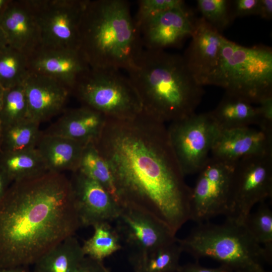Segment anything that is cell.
Returning a JSON list of instances; mask_svg holds the SVG:
<instances>
[{"label":"cell","instance_id":"obj_1","mask_svg":"<svg viewBox=\"0 0 272 272\" xmlns=\"http://www.w3.org/2000/svg\"><path fill=\"white\" fill-rule=\"evenodd\" d=\"M94 144L110 168L119 205L151 216L176 235L190 220L191 188L165 123L143 111L129 119L107 118Z\"/></svg>","mask_w":272,"mask_h":272},{"label":"cell","instance_id":"obj_2","mask_svg":"<svg viewBox=\"0 0 272 272\" xmlns=\"http://www.w3.org/2000/svg\"><path fill=\"white\" fill-rule=\"evenodd\" d=\"M81 226L64 174L12 183L0 201V268L34 264Z\"/></svg>","mask_w":272,"mask_h":272},{"label":"cell","instance_id":"obj_3","mask_svg":"<svg viewBox=\"0 0 272 272\" xmlns=\"http://www.w3.org/2000/svg\"><path fill=\"white\" fill-rule=\"evenodd\" d=\"M126 71L142 111L164 123L194 114L204 93L183 56L163 50L144 49Z\"/></svg>","mask_w":272,"mask_h":272},{"label":"cell","instance_id":"obj_4","mask_svg":"<svg viewBox=\"0 0 272 272\" xmlns=\"http://www.w3.org/2000/svg\"><path fill=\"white\" fill-rule=\"evenodd\" d=\"M140 31L125 0H88L79 50L90 68L127 71L143 50Z\"/></svg>","mask_w":272,"mask_h":272},{"label":"cell","instance_id":"obj_5","mask_svg":"<svg viewBox=\"0 0 272 272\" xmlns=\"http://www.w3.org/2000/svg\"><path fill=\"white\" fill-rule=\"evenodd\" d=\"M177 240L183 252L196 260L211 258L233 271L265 270L263 249L243 224L228 219L221 224L199 223L187 236Z\"/></svg>","mask_w":272,"mask_h":272},{"label":"cell","instance_id":"obj_6","mask_svg":"<svg viewBox=\"0 0 272 272\" xmlns=\"http://www.w3.org/2000/svg\"><path fill=\"white\" fill-rule=\"evenodd\" d=\"M206 85H214L252 104L272 95V50L246 47L224 37L218 64Z\"/></svg>","mask_w":272,"mask_h":272},{"label":"cell","instance_id":"obj_7","mask_svg":"<svg viewBox=\"0 0 272 272\" xmlns=\"http://www.w3.org/2000/svg\"><path fill=\"white\" fill-rule=\"evenodd\" d=\"M72 92L83 106L107 118L129 119L142 111L135 88L118 70L90 68L78 79Z\"/></svg>","mask_w":272,"mask_h":272},{"label":"cell","instance_id":"obj_8","mask_svg":"<svg viewBox=\"0 0 272 272\" xmlns=\"http://www.w3.org/2000/svg\"><path fill=\"white\" fill-rule=\"evenodd\" d=\"M272 197V154L239 160L232 171L226 219L243 224L252 208Z\"/></svg>","mask_w":272,"mask_h":272},{"label":"cell","instance_id":"obj_9","mask_svg":"<svg viewBox=\"0 0 272 272\" xmlns=\"http://www.w3.org/2000/svg\"><path fill=\"white\" fill-rule=\"evenodd\" d=\"M220 131L210 112L170 123L169 139L184 176L198 173L205 166Z\"/></svg>","mask_w":272,"mask_h":272},{"label":"cell","instance_id":"obj_10","mask_svg":"<svg viewBox=\"0 0 272 272\" xmlns=\"http://www.w3.org/2000/svg\"><path fill=\"white\" fill-rule=\"evenodd\" d=\"M41 35V48L79 50L88 0H30Z\"/></svg>","mask_w":272,"mask_h":272},{"label":"cell","instance_id":"obj_11","mask_svg":"<svg viewBox=\"0 0 272 272\" xmlns=\"http://www.w3.org/2000/svg\"><path fill=\"white\" fill-rule=\"evenodd\" d=\"M234 164L210 157L191 188L190 220L197 224L227 215L229 193Z\"/></svg>","mask_w":272,"mask_h":272},{"label":"cell","instance_id":"obj_12","mask_svg":"<svg viewBox=\"0 0 272 272\" xmlns=\"http://www.w3.org/2000/svg\"><path fill=\"white\" fill-rule=\"evenodd\" d=\"M115 220L121 242L130 249V254L153 250L176 239L175 235L151 216L138 210L120 206Z\"/></svg>","mask_w":272,"mask_h":272},{"label":"cell","instance_id":"obj_13","mask_svg":"<svg viewBox=\"0 0 272 272\" xmlns=\"http://www.w3.org/2000/svg\"><path fill=\"white\" fill-rule=\"evenodd\" d=\"M70 179L81 226L115 221L121 207L101 185L79 170Z\"/></svg>","mask_w":272,"mask_h":272},{"label":"cell","instance_id":"obj_14","mask_svg":"<svg viewBox=\"0 0 272 272\" xmlns=\"http://www.w3.org/2000/svg\"><path fill=\"white\" fill-rule=\"evenodd\" d=\"M195 20L186 7L149 17L139 27L144 49L164 50L178 46L185 38L191 36Z\"/></svg>","mask_w":272,"mask_h":272},{"label":"cell","instance_id":"obj_15","mask_svg":"<svg viewBox=\"0 0 272 272\" xmlns=\"http://www.w3.org/2000/svg\"><path fill=\"white\" fill-rule=\"evenodd\" d=\"M0 28L8 45L28 57L41 48V31L30 0H10Z\"/></svg>","mask_w":272,"mask_h":272},{"label":"cell","instance_id":"obj_16","mask_svg":"<svg viewBox=\"0 0 272 272\" xmlns=\"http://www.w3.org/2000/svg\"><path fill=\"white\" fill-rule=\"evenodd\" d=\"M29 118L39 123L62 111L71 90L49 77L30 71L23 82Z\"/></svg>","mask_w":272,"mask_h":272},{"label":"cell","instance_id":"obj_17","mask_svg":"<svg viewBox=\"0 0 272 272\" xmlns=\"http://www.w3.org/2000/svg\"><path fill=\"white\" fill-rule=\"evenodd\" d=\"M211 154L233 164L248 156L272 154V134L251 126L220 130Z\"/></svg>","mask_w":272,"mask_h":272},{"label":"cell","instance_id":"obj_18","mask_svg":"<svg viewBox=\"0 0 272 272\" xmlns=\"http://www.w3.org/2000/svg\"><path fill=\"white\" fill-rule=\"evenodd\" d=\"M191 37L183 56L194 77L203 86L218 64L224 37L200 18L195 20Z\"/></svg>","mask_w":272,"mask_h":272},{"label":"cell","instance_id":"obj_19","mask_svg":"<svg viewBox=\"0 0 272 272\" xmlns=\"http://www.w3.org/2000/svg\"><path fill=\"white\" fill-rule=\"evenodd\" d=\"M30 71L59 81L71 92L90 67L79 50L41 48L29 57Z\"/></svg>","mask_w":272,"mask_h":272},{"label":"cell","instance_id":"obj_20","mask_svg":"<svg viewBox=\"0 0 272 272\" xmlns=\"http://www.w3.org/2000/svg\"><path fill=\"white\" fill-rule=\"evenodd\" d=\"M107 118L85 106L65 111L43 133L67 138L84 145L95 143L101 134Z\"/></svg>","mask_w":272,"mask_h":272},{"label":"cell","instance_id":"obj_21","mask_svg":"<svg viewBox=\"0 0 272 272\" xmlns=\"http://www.w3.org/2000/svg\"><path fill=\"white\" fill-rule=\"evenodd\" d=\"M85 145L73 140L43 133L36 148L48 172L62 173L78 170Z\"/></svg>","mask_w":272,"mask_h":272},{"label":"cell","instance_id":"obj_22","mask_svg":"<svg viewBox=\"0 0 272 272\" xmlns=\"http://www.w3.org/2000/svg\"><path fill=\"white\" fill-rule=\"evenodd\" d=\"M210 112L221 130L257 125V106L229 93L225 92L217 107Z\"/></svg>","mask_w":272,"mask_h":272},{"label":"cell","instance_id":"obj_23","mask_svg":"<svg viewBox=\"0 0 272 272\" xmlns=\"http://www.w3.org/2000/svg\"><path fill=\"white\" fill-rule=\"evenodd\" d=\"M85 257L78 240L70 236L43 255L34 264V272H76Z\"/></svg>","mask_w":272,"mask_h":272},{"label":"cell","instance_id":"obj_24","mask_svg":"<svg viewBox=\"0 0 272 272\" xmlns=\"http://www.w3.org/2000/svg\"><path fill=\"white\" fill-rule=\"evenodd\" d=\"M0 169L10 183L37 177L48 172L36 148L2 152Z\"/></svg>","mask_w":272,"mask_h":272},{"label":"cell","instance_id":"obj_25","mask_svg":"<svg viewBox=\"0 0 272 272\" xmlns=\"http://www.w3.org/2000/svg\"><path fill=\"white\" fill-rule=\"evenodd\" d=\"M177 239L153 250L129 254L134 272H178L183 251Z\"/></svg>","mask_w":272,"mask_h":272},{"label":"cell","instance_id":"obj_26","mask_svg":"<svg viewBox=\"0 0 272 272\" xmlns=\"http://www.w3.org/2000/svg\"><path fill=\"white\" fill-rule=\"evenodd\" d=\"M40 123L27 119L1 128L0 142L2 152H17L36 148L41 135Z\"/></svg>","mask_w":272,"mask_h":272},{"label":"cell","instance_id":"obj_27","mask_svg":"<svg viewBox=\"0 0 272 272\" xmlns=\"http://www.w3.org/2000/svg\"><path fill=\"white\" fill-rule=\"evenodd\" d=\"M78 170L101 185L118 203L110 168L94 143H88L84 146Z\"/></svg>","mask_w":272,"mask_h":272},{"label":"cell","instance_id":"obj_28","mask_svg":"<svg viewBox=\"0 0 272 272\" xmlns=\"http://www.w3.org/2000/svg\"><path fill=\"white\" fill-rule=\"evenodd\" d=\"M93 227L92 236L85 240L82 245L85 256L103 261L121 249L120 236L109 223H99Z\"/></svg>","mask_w":272,"mask_h":272},{"label":"cell","instance_id":"obj_29","mask_svg":"<svg viewBox=\"0 0 272 272\" xmlns=\"http://www.w3.org/2000/svg\"><path fill=\"white\" fill-rule=\"evenodd\" d=\"M243 224L249 234L263 248L265 261L272 262V211L265 201L259 203L254 213H250Z\"/></svg>","mask_w":272,"mask_h":272},{"label":"cell","instance_id":"obj_30","mask_svg":"<svg viewBox=\"0 0 272 272\" xmlns=\"http://www.w3.org/2000/svg\"><path fill=\"white\" fill-rule=\"evenodd\" d=\"M30 71L27 55L9 45L0 49V85L5 89L23 83Z\"/></svg>","mask_w":272,"mask_h":272},{"label":"cell","instance_id":"obj_31","mask_svg":"<svg viewBox=\"0 0 272 272\" xmlns=\"http://www.w3.org/2000/svg\"><path fill=\"white\" fill-rule=\"evenodd\" d=\"M29 119L23 83L5 89L0 112V125L5 127Z\"/></svg>","mask_w":272,"mask_h":272},{"label":"cell","instance_id":"obj_32","mask_svg":"<svg viewBox=\"0 0 272 272\" xmlns=\"http://www.w3.org/2000/svg\"><path fill=\"white\" fill-rule=\"evenodd\" d=\"M196 2L201 18L221 34L234 19L230 1L197 0Z\"/></svg>","mask_w":272,"mask_h":272},{"label":"cell","instance_id":"obj_33","mask_svg":"<svg viewBox=\"0 0 272 272\" xmlns=\"http://www.w3.org/2000/svg\"><path fill=\"white\" fill-rule=\"evenodd\" d=\"M138 4V10L133 19L139 28L144 21L151 16L169 10L186 7L184 1L182 0H140Z\"/></svg>","mask_w":272,"mask_h":272},{"label":"cell","instance_id":"obj_34","mask_svg":"<svg viewBox=\"0 0 272 272\" xmlns=\"http://www.w3.org/2000/svg\"><path fill=\"white\" fill-rule=\"evenodd\" d=\"M258 128L272 134V95L261 99L257 103Z\"/></svg>","mask_w":272,"mask_h":272},{"label":"cell","instance_id":"obj_35","mask_svg":"<svg viewBox=\"0 0 272 272\" xmlns=\"http://www.w3.org/2000/svg\"><path fill=\"white\" fill-rule=\"evenodd\" d=\"M231 1L233 18L257 15L259 0H235Z\"/></svg>","mask_w":272,"mask_h":272},{"label":"cell","instance_id":"obj_36","mask_svg":"<svg viewBox=\"0 0 272 272\" xmlns=\"http://www.w3.org/2000/svg\"><path fill=\"white\" fill-rule=\"evenodd\" d=\"M76 272H110L103 261L85 256Z\"/></svg>","mask_w":272,"mask_h":272},{"label":"cell","instance_id":"obj_37","mask_svg":"<svg viewBox=\"0 0 272 272\" xmlns=\"http://www.w3.org/2000/svg\"><path fill=\"white\" fill-rule=\"evenodd\" d=\"M178 272H234L229 267L221 265L216 268H208L202 266L197 262L188 263L180 266Z\"/></svg>","mask_w":272,"mask_h":272},{"label":"cell","instance_id":"obj_38","mask_svg":"<svg viewBox=\"0 0 272 272\" xmlns=\"http://www.w3.org/2000/svg\"><path fill=\"white\" fill-rule=\"evenodd\" d=\"M257 15L263 19L270 20L272 18V1L259 0Z\"/></svg>","mask_w":272,"mask_h":272},{"label":"cell","instance_id":"obj_39","mask_svg":"<svg viewBox=\"0 0 272 272\" xmlns=\"http://www.w3.org/2000/svg\"><path fill=\"white\" fill-rule=\"evenodd\" d=\"M10 184L11 183L7 176L0 169V201L5 194Z\"/></svg>","mask_w":272,"mask_h":272},{"label":"cell","instance_id":"obj_40","mask_svg":"<svg viewBox=\"0 0 272 272\" xmlns=\"http://www.w3.org/2000/svg\"><path fill=\"white\" fill-rule=\"evenodd\" d=\"M0 272H29L25 266H16L8 268H1Z\"/></svg>","mask_w":272,"mask_h":272},{"label":"cell","instance_id":"obj_41","mask_svg":"<svg viewBox=\"0 0 272 272\" xmlns=\"http://www.w3.org/2000/svg\"><path fill=\"white\" fill-rule=\"evenodd\" d=\"M8 45V44L6 36L3 30L0 28V49H2Z\"/></svg>","mask_w":272,"mask_h":272},{"label":"cell","instance_id":"obj_42","mask_svg":"<svg viewBox=\"0 0 272 272\" xmlns=\"http://www.w3.org/2000/svg\"><path fill=\"white\" fill-rule=\"evenodd\" d=\"M10 0H0V18L5 11Z\"/></svg>","mask_w":272,"mask_h":272},{"label":"cell","instance_id":"obj_43","mask_svg":"<svg viewBox=\"0 0 272 272\" xmlns=\"http://www.w3.org/2000/svg\"><path fill=\"white\" fill-rule=\"evenodd\" d=\"M5 89L0 85V112L2 106Z\"/></svg>","mask_w":272,"mask_h":272},{"label":"cell","instance_id":"obj_44","mask_svg":"<svg viewBox=\"0 0 272 272\" xmlns=\"http://www.w3.org/2000/svg\"><path fill=\"white\" fill-rule=\"evenodd\" d=\"M234 272H269L265 270H262V271H246V270H242V271H235Z\"/></svg>","mask_w":272,"mask_h":272},{"label":"cell","instance_id":"obj_45","mask_svg":"<svg viewBox=\"0 0 272 272\" xmlns=\"http://www.w3.org/2000/svg\"><path fill=\"white\" fill-rule=\"evenodd\" d=\"M2 153V149H1V142H0V156L1 155Z\"/></svg>","mask_w":272,"mask_h":272},{"label":"cell","instance_id":"obj_46","mask_svg":"<svg viewBox=\"0 0 272 272\" xmlns=\"http://www.w3.org/2000/svg\"><path fill=\"white\" fill-rule=\"evenodd\" d=\"M1 125H0V132H1Z\"/></svg>","mask_w":272,"mask_h":272},{"label":"cell","instance_id":"obj_47","mask_svg":"<svg viewBox=\"0 0 272 272\" xmlns=\"http://www.w3.org/2000/svg\"></svg>","mask_w":272,"mask_h":272}]
</instances>
